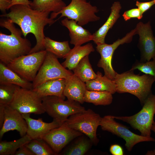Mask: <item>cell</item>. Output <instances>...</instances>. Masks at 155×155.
I'll use <instances>...</instances> for the list:
<instances>
[{"mask_svg":"<svg viewBox=\"0 0 155 155\" xmlns=\"http://www.w3.org/2000/svg\"><path fill=\"white\" fill-rule=\"evenodd\" d=\"M9 9V13L0 15V17L9 18L19 26L25 38L29 33L33 34L35 38L36 44L29 54L45 50L44 28L46 26L51 25L56 21L49 17L50 13L35 10L30 7L20 4L13 5Z\"/></svg>","mask_w":155,"mask_h":155,"instance_id":"cell-1","label":"cell"},{"mask_svg":"<svg viewBox=\"0 0 155 155\" xmlns=\"http://www.w3.org/2000/svg\"><path fill=\"white\" fill-rule=\"evenodd\" d=\"M0 26L10 32L7 35L0 32V62L7 65L15 59L29 54L32 48L31 43L26 38L22 37L20 29L7 18L1 19Z\"/></svg>","mask_w":155,"mask_h":155,"instance_id":"cell-2","label":"cell"},{"mask_svg":"<svg viewBox=\"0 0 155 155\" xmlns=\"http://www.w3.org/2000/svg\"><path fill=\"white\" fill-rule=\"evenodd\" d=\"M113 80L116 86V92L133 95L143 105L152 93V87L155 78L148 74H135L133 71L130 70L120 74L117 73Z\"/></svg>","mask_w":155,"mask_h":155,"instance_id":"cell-3","label":"cell"},{"mask_svg":"<svg viewBox=\"0 0 155 155\" xmlns=\"http://www.w3.org/2000/svg\"><path fill=\"white\" fill-rule=\"evenodd\" d=\"M98 11L96 6L92 5L87 0H71L68 5L59 12L51 13L50 18L54 19L61 14L58 19L65 17L73 20L79 25L83 26L89 22L99 20L100 18L96 14Z\"/></svg>","mask_w":155,"mask_h":155,"instance_id":"cell-4","label":"cell"},{"mask_svg":"<svg viewBox=\"0 0 155 155\" xmlns=\"http://www.w3.org/2000/svg\"><path fill=\"white\" fill-rule=\"evenodd\" d=\"M155 114V95L151 93L146 99L142 109L138 113L130 116H115V119L129 124L137 129L144 136L151 137V128Z\"/></svg>","mask_w":155,"mask_h":155,"instance_id":"cell-5","label":"cell"},{"mask_svg":"<svg viewBox=\"0 0 155 155\" xmlns=\"http://www.w3.org/2000/svg\"><path fill=\"white\" fill-rule=\"evenodd\" d=\"M102 117L90 109L74 114L65 121L70 127L85 135L96 145L99 140L96 135Z\"/></svg>","mask_w":155,"mask_h":155,"instance_id":"cell-6","label":"cell"},{"mask_svg":"<svg viewBox=\"0 0 155 155\" xmlns=\"http://www.w3.org/2000/svg\"><path fill=\"white\" fill-rule=\"evenodd\" d=\"M45 111L55 119L63 123L71 115L86 109L79 102L55 96H48L42 98Z\"/></svg>","mask_w":155,"mask_h":155,"instance_id":"cell-7","label":"cell"},{"mask_svg":"<svg viewBox=\"0 0 155 155\" xmlns=\"http://www.w3.org/2000/svg\"><path fill=\"white\" fill-rule=\"evenodd\" d=\"M47 51L45 50L23 55L7 65L9 69L26 80L32 82L43 62Z\"/></svg>","mask_w":155,"mask_h":155,"instance_id":"cell-8","label":"cell"},{"mask_svg":"<svg viewBox=\"0 0 155 155\" xmlns=\"http://www.w3.org/2000/svg\"><path fill=\"white\" fill-rule=\"evenodd\" d=\"M21 114H41L45 113L42 98L32 89L18 86L14 98L9 105Z\"/></svg>","mask_w":155,"mask_h":155,"instance_id":"cell-9","label":"cell"},{"mask_svg":"<svg viewBox=\"0 0 155 155\" xmlns=\"http://www.w3.org/2000/svg\"><path fill=\"white\" fill-rule=\"evenodd\" d=\"M73 74L71 70L67 69L59 63L55 55L47 51L42 64L32 82V89L49 80L66 79Z\"/></svg>","mask_w":155,"mask_h":155,"instance_id":"cell-10","label":"cell"},{"mask_svg":"<svg viewBox=\"0 0 155 155\" xmlns=\"http://www.w3.org/2000/svg\"><path fill=\"white\" fill-rule=\"evenodd\" d=\"M136 34L137 31L135 28L122 38L118 39L112 44H108L105 43L97 45L96 50L101 57L98 63L97 66L103 69L104 75L109 79L114 80L117 73L113 69L112 64L113 56L115 51L120 45L130 43L133 36Z\"/></svg>","mask_w":155,"mask_h":155,"instance_id":"cell-11","label":"cell"},{"mask_svg":"<svg viewBox=\"0 0 155 155\" xmlns=\"http://www.w3.org/2000/svg\"><path fill=\"white\" fill-rule=\"evenodd\" d=\"M102 129L111 133L123 138L125 141V146L130 152L137 144L144 142H155L152 137H148L135 134L124 125L117 122L112 115L102 117L100 125Z\"/></svg>","mask_w":155,"mask_h":155,"instance_id":"cell-12","label":"cell"},{"mask_svg":"<svg viewBox=\"0 0 155 155\" xmlns=\"http://www.w3.org/2000/svg\"><path fill=\"white\" fill-rule=\"evenodd\" d=\"M82 135L80 132L69 127L65 121L60 126L51 130L40 139L45 141L57 155L71 141Z\"/></svg>","mask_w":155,"mask_h":155,"instance_id":"cell-13","label":"cell"},{"mask_svg":"<svg viewBox=\"0 0 155 155\" xmlns=\"http://www.w3.org/2000/svg\"><path fill=\"white\" fill-rule=\"evenodd\" d=\"M139 36L138 47L140 53V62L149 61L155 57V37L150 21L144 24L140 22L135 27Z\"/></svg>","mask_w":155,"mask_h":155,"instance_id":"cell-14","label":"cell"},{"mask_svg":"<svg viewBox=\"0 0 155 155\" xmlns=\"http://www.w3.org/2000/svg\"><path fill=\"white\" fill-rule=\"evenodd\" d=\"M27 123L22 114L9 106H5L3 123L0 130V139L4 134L10 131L16 130L22 137L26 134Z\"/></svg>","mask_w":155,"mask_h":155,"instance_id":"cell-15","label":"cell"},{"mask_svg":"<svg viewBox=\"0 0 155 155\" xmlns=\"http://www.w3.org/2000/svg\"><path fill=\"white\" fill-rule=\"evenodd\" d=\"M22 114L28 125L26 134L32 139H40L42 136L60 126L63 123L55 119L51 123H46L41 118L37 119L32 118L30 117V114Z\"/></svg>","mask_w":155,"mask_h":155,"instance_id":"cell-16","label":"cell"},{"mask_svg":"<svg viewBox=\"0 0 155 155\" xmlns=\"http://www.w3.org/2000/svg\"><path fill=\"white\" fill-rule=\"evenodd\" d=\"M61 23L69 30L70 42L74 46H81L92 40V34L78 24L76 21L65 18L61 21Z\"/></svg>","mask_w":155,"mask_h":155,"instance_id":"cell-17","label":"cell"},{"mask_svg":"<svg viewBox=\"0 0 155 155\" xmlns=\"http://www.w3.org/2000/svg\"><path fill=\"white\" fill-rule=\"evenodd\" d=\"M65 79L63 92L64 96L68 100L83 104L84 102V97L87 90L86 83L73 74Z\"/></svg>","mask_w":155,"mask_h":155,"instance_id":"cell-18","label":"cell"},{"mask_svg":"<svg viewBox=\"0 0 155 155\" xmlns=\"http://www.w3.org/2000/svg\"><path fill=\"white\" fill-rule=\"evenodd\" d=\"M121 9V6L119 1H115L112 4L110 13L107 20L92 34V40L97 45L105 43V38L108 32L120 17V12Z\"/></svg>","mask_w":155,"mask_h":155,"instance_id":"cell-19","label":"cell"},{"mask_svg":"<svg viewBox=\"0 0 155 155\" xmlns=\"http://www.w3.org/2000/svg\"><path fill=\"white\" fill-rule=\"evenodd\" d=\"M65 79H56L47 81L32 90L41 98L48 96H55L65 99L63 92Z\"/></svg>","mask_w":155,"mask_h":155,"instance_id":"cell-20","label":"cell"},{"mask_svg":"<svg viewBox=\"0 0 155 155\" xmlns=\"http://www.w3.org/2000/svg\"><path fill=\"white\" fill-rule=\"evenodd\" d=\"M92 44L89 43L83 46H74L65 58L61 64L65 68L72 70L85 56L94 51Z\"/></svg>","mask_w":155,"mask_h":155,"instance_id":"cell-21","label":"cell"},{"mask_svg":"<svg viewBox=\"0 0 155 155\" xmlns=\"http://www.w3.org/2000/svg\"><path fill=\"white\" fill-rule=\"evenodd\" d=\"M12 84L24 88L32 89V83L22 78L0 62V84Z\"/></svg>","mask_w":155,"mask_h":155,"instance_id":"cell-22","label":"cell"},{"mask_svg":"<svg viewBox=\"0 0 155 155\" xmlns=\"http://www.w3.org/2000/svg\"><path fill=\"white\" fill-rule=\"evenodd\" d=\"M96 77L85 82L86 89L90 91H106L112 94L116 92V86L113 80L103 75L101 73L98 71Z\"/></svg>","mask_w":155,"mask_h":155,"instance_id":"cell-23","label":"cell"},{"mask_svg":"<svg viewBox=\"0 0 155 155\" xmlns=\"http://www.w3.org/2000/svg\"><path fill=\"white\" fill-rule=\"evenodd\" d=\"M44 45L45 50L58 58L65 59L71 49L68 41H57L48 37L45 38Z\"/></svg>","mask_w":155,"mask_h":155,"instance_id":"cell-24","label":"cell"},{"mask_svg":"<svg viewBox=\"0 0 155 155\" xmlns=\"http://www.w3.org/2000/svg\"><path fill=\"white\" fill-rule=\"evenodd\" d=\"M67 6L63 0H32L30 7L43 12L56 13Z\"/></svg>","mask_w":155,"mask_h":155,"instance_id":"cell-25","label":"cell"},{"mask_svg":"<svg viewBox=\"0 0 155 155\" xmlns=\"http://www.w3.org/2000/svg\"><path fill=\"white\" fill-rule=\"evenodd\" d=\"M93 144L89 137L82 135L78 137L71 145L60 154L65 155H84L90 148Z\"/></svg>","mask_w":155,"mask_h":155,"instance_id":"cell-26","label":"cell"},{"mask_svg":"<svg viewBox=\"0 0 155 155\" xmlns=\"http://www.w3.org/2000/svg\"><path fill=\"white\" fill-rule=\"evenodd\" d=\"M72 70L74 75L85 83L95 79L97 76L90 64L89 55L84 57Z\"/></svg>","mask_w":155,"mask_h":155,"instance_id":"cell-27","label":"cell"},{"mask_svg":"<svg viewBox=\"0 0 155 155\" xmlns=\"http://www.w3.org/2000/svg\"><path fill=\"white\" fill-rule=\"evenodd\" d=\"M112 94L106 91H90L86 90L85 93L84 102L92 103L95 105H108L113 101Z\"/></svg>","mask_w":155,"mask_h":155,"instance_id":"cell-28","label":"cell"},{"mask_svg":"<svg viewBox=\"0 0 155 155\" xmlns=\"http://www.w3.org/2000/svg\"><path fill=\"white\" fill-rule=\"evenodd\" d=\"M32 139L27 134L16 140L7 142L3 141L0 143V155H13L22 146L29 142Z\"/></svg>","mask_w":155,"mask_h":155,"instance_id":"cell-29","label":"cell"},{"mask_svg":"<svg viewBox=\"0 0 155 155\" xmlns=\"http://www.w3.org/2000/svg\"><path fill=\"white\" fill-rule=\"evenodd\" d=\"M25 145L35 155H56L50 146L40 138L32 139Z\"/></svg>","mask_w":155,"mask_h":155,"instance_id":"cell-30","label":"cell"},{"mask_svg":"<svg viewBox=\"0 0 155 155\" xmlns=\"http://www.w3.org/2000/svg\"><path fill=\"white\" fill-rule=\"evenodd\" d=\"M18 86L12 84H0V105L6 106L10 104Z\"/></svg>","mask_w":155,"mask_h":155,"instance_id":"cell-31","label":"cell"},{"mask_svg":"<svg viewBox=\"0 0 155 155\" xmlns=\"http://www.w3.org/2000/svg\"><path fill=\"white\" fill-rule=\"evenodd\" d=\"M135 69L152 75L155 78V57L152 59V60L144 63L136 61L130 70L134 71Z\"/></svg>","mask_w":155,"mask_h":155,"instance_id":"cell-32","label":"cell"},{"mask_svg":"<svg viewBox=\"0 0 155 155\" xmlns=\"http://www.w3.org/2000/svg\"><path fill=\"white\" fill-rule=\"evenodd\" d=\"M125 21H127L132 18H137L139 20L141 19L143 17L139 9L133 8L125 11L122 15Z\"/></svg>","mask_w":155,"mask_h":155,"instance_id":"cell-33","label":"cell"},{"mask_svg":"<svg viewBox=\"0 0 155 155\" xmlns=\"http://www.w3.org/2000/svg\"><path fill=\"white\" fill-rule=\"evenodd\" d=\"M155 4V0H152L147 2H141L138 1L136 2L135 5L140 11L141 14H143Z\"/></svg>","mask_w":155,"mask_h":155,"instance_id":"cell-34","label":"cell"},{"mask_svg":"<svg viewBox=\"0 0 155 155\" xmlns=\"http://www.w3.org/2000/svg\"><path fill=\"white\" fill-rule=\"evenodd\" d=\"M110 152L113 155H123V151L122 148L118 144L112 145L110 148Z\"/></svg>","mask_w":155,"mask_h":155,"instance_id":"cell-35","label":"cell"},{"mask_svg":"<svg viewBox=\"0 0 155 155\" xmlns=\"http://www.w3.org/2000/svg\"><path fill=\"white\" fill-rule=\"evenodd\" d=\"M12 0H0V9L3 14L6 13V11L9 9Z\"/></svg>","mask_w":155,"mask_h":155,"instance_id":"cell-36","label":"cell"},{"mask_svg":"<svg viewBox=\"0 0 155 155\" xmlns=\"http://www.w3.org/2000/svg\"><path fill=\"white\" fill-rule=\"evenodd\" d=\"M15 155H35L25 145L20 147L16 152Z\"/></svg>","mask_w":155,"mask_h":155,"instance_id":"cell-37","label":"cell"},{"mask_svg":"<svg viewBox=\"0 0 155 155\" xmlns=\"http://www.w3.org/2000/svg\"><path fill=\"white\" fill-rule=\"evenodd\" d=\"M32 4V1L29 0H12L9 7L10 8L13 5H23L30 7Z\"/></svg>","mask_w":155,"mask_h":155,"instance_id":"cell-38","label":"cell"},{"mask_svg":"<svg viewBox=\"0 0 155 155\" xmlns=\"http://www.w3.org/2000/svg\"><path fill=\"white\" fill-rule=\"evenodd\" d=\"M4 106L0 105V128L2 127L3 123L5 117Z\"/></svg>","mask_w":155,"mask_h":155,"instance_id":"cell-39","label":"cell"},{"mask_svg":"<svg viewBox=\"0 0 155 155\" xmlns=\"http://www.w3.org/2000/svg\"><path fill=\"white\" fill-rule=\"evenodd\" d=\"M151 130L153 131L155 133V125L153 124L152 126ZM146 155H155V149L148 152Z\"/></svg>","mask_w":155,"mask_h":155,"instance_id":"cell-40","label":"cell"},{"mask_svg":"<svg viewBox=\"0 0 155 155\" xmlns=\"http://www.w3.org/2000/svg\"><path fill=\"white\" fill-rule=\"evenodd\" d=\"M153 124L155 125V122L154 121V122Z\"/></svg>","mask_w":155,"mask_h":155,"instance_id":"cell-41","label":"cell"},{"mask_svg":"<svg viewBox=\"0 0 155 155\" xmlns=\"http://www.w3.org/2000/svg\"></svg>","mask_w":155,"mask_h":155,"instance_id":"cell-42","label":"cell"}]
</instances>
